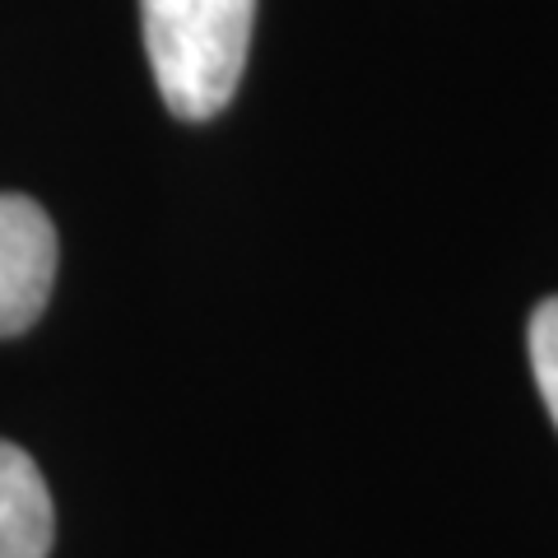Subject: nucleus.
<instances>
[{
    "label": "nucleus",
    "mask_w": 558,
    "mask_h": 558,
    "mask_svg": "<svg viewBox=\"0 0 558 558\" xmlns=\"http://www.w3.org/2000/svg\"><path fill=\"white\" fill-rule=\"evenodd\" d=\"M531 368H535V387L558 424V299H545L531 317Z\"/></svg>",
    "instance_id": "obj_4"
},
{
    "label": "nucleus",
    "mask_w": 558,
    "mask_h": 558,
    "mask_svg": "<svg viewBox=\"0 0 558 558\" xmlns=\"http://www.w3.org/2000/svg\"><path fill=\"white\" fill-rule=\"evenodd\" d=\"M57 284V223L28 196L0 191V340L24 336Z\"/></svg>",
    "instance_id": "obj_2"
},
{
    "label": "nucleus",
    "mask_w": 558,
    "mask_h": 558,
    "mask_svg": "<svg viewBox=\"0 0 558 558\" xmlns=\"http://www.w3.org/2000/svg\"><path fill=\"white\" fill-rule=\"evenodd\" d=\"M154 84L172 117L209 121L233 102L256 0H140Z\"/></svg>",
    "instance_id": "obj_1"
},
{
    "label": "nucleus",
    "mask_w": 558,
    "mask_h": 558,
    "mask_svg": "<svg viewBox=\"0 0 558 558\" xmlns=\"http://www.w3.org/2000/svg\"><path fill=\"white\" fill-rule=\"evenodd\" d=\"M57 539V508L47 480L24 447L0 442V558H47Z\"/></svg>",
    "instance_id": "obj_3"
}]
</instances>
